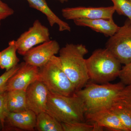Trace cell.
I'll use <instances>...</instances> for the list:
<instances>
[{
	"label": "cell",
	"instance_id": "cell-1",
	"mask_svg": "<svg viewBox=\"0 0 131 131\" xmlns=\"http://www.w3.org/2000/svg\"><path fill=\"white\" fill-rule=\"evenodd\" d=\"M125 86L121 82L98 84L88 82L82 89L74 94L83 103L85 113L103 108H110L116 102L121 91Z\"/></svg>",
	"mask_w": 131,
	"mask_h": 131
},
{
	"label": "cell",
	"instance_id": "cell-2",
	"mask_svg": "<svg viewBox=\"0 0 131 131\" xmlns=\"http://www.w3.org/2000/svg\"><path fill=\"white\" fill-rule=\"evenodd\" d=\"M88 52L86 46L83 44L68 43L59 50V57L62 68L76 91L82 89L89 80L84 58Z\"/></svg>",
	"mask_w": 131,
	"mask_h": 131
},
{
	"label": "cell",
	"instance_id": "cell-3",
	"mask_svg": "<svg viewBox=\"0 0 131 131\" xmlns=\"http://www.w3.org/2000/svg\"><path fill=\"white\" fill-rule=\"evenodd\" d=\"M46 112L61 123L84 122L85 120L83 103L74 93L67 96L49 91Z\"/></svg>",
	"mask_w": 131,
	"mask_h": 131
},
{
	"label": "cell",
	"instance_id": "cell-4",
	"mask_svg": "<svg viewBox=\"0 0 131 131\" xmlns=\"http://www.w3.org/2000/svg\"><path fill=\"white\" fill-rule=\"evenodd\" d=\"M89 80L103 84L109 83L118 77L121 64L107 49H98L86 59Z\"/></svg>",
	"mask_w": 131,
	"mask_h": 131
},
{
	"label": "cell",
	"instance_id": "cell-5",
	"mask_svg": "<svg viewBox=\"0 0 131 131\" xmlns=\"http://www.w3.org/2000/svg\"><path fill=\"white\" fill-rule=\"evenodd\" d=\"M46 85L50 92L65 96L73 95L76 89L64 71L59 57L56 56L39 68L38 80Z\"/></svg>",
	"mask_w": 131,
	"mask_h": 131
},
{
	"label": "cell",
	"instance_id": "cell-6",
	"mask_svg": "<svg viewBox=\"0 0 131 131\" xmlns=\"http://www.w3.org/2000/svg\"><path fill=\"white\" fill-rule=\"evenodd\" d=\"M107 49L124 65L131 61V22L128 19L106 44Z\"/></svg>",
	"mask_w": 131,
	"mask_h": 131
},
{
	"label": "cell",
	"instance_id": "cell-7",
	"mask_svg": "<svg viewBox=\"0 0 131 131\" xmlns=\"http://www.w3.org/2000/svg\"><path fill=\"white\" fill-rule=\"evenodd\" d=\"M50 40L49 28L36 20L28 30L22 33L16 40L17 52L24 56L35 46Z\"/></svg>",
	"mask_w": 131,
	"mask_h": 131
},
{
	"label": "cell",
	"instance_id": "cell-8",
	"mask_svg": "<svg viewBox=\"0 0 131 131\" xmlns=\"http://www.w3.org/2000/svg\"><path fill=\"white\" fill-rule=\"evenodd\" d=\"M60 49L56 40H50L30 49L24 56V59L27 63L41 68L59 53Z\"/></svg>",
	"mask_w": 131,
	"mask_h": 131
},
{
	"label": "cell",
	"instance_id": "cell-9",
	"mask_svg": "<svg viewBox=\"0 0 131 131\" xmlns=\"http://www.w3.org/2000/svg\"><path fill=\"white\" fill-rule=\"evenodd\" d=\"M39 68L24 62L18 70L8 80L3 91L26 90L28 86L38 80Z\"/></svg>",
	"mask_w": 131,
	"mask_h": 131
},
{
	"label": "cell",
	"instance_id": "cell-10",
	"mask_svg": "<svg viewBox=\"0 0 131 131\" xmlns=\"http://www.w3.org/2000/svg\"><path fill=\"white\" fill-rule=\"evenodd\" d=\"M115 12L113 6L106 7H67L62 10V15L64 18L73 20L79 19H113Z\"/></svg>",
	"mask_w": 131,
	"mask_h": 131
},
{
	"label": "cell",
	"instance_id": "cell-11",
	"mask_svg": "<svg viewBox=\"0 0 131 131\" xmlns=\"http://www.w3.org/2000/svg\"><path fill=\"white\" fill-rule=\"evenodd\" d=\"M49 91L43 82L36 80L30 84L26 91V101L28 110L37 115L46 111Z\"/></svg>",
	"mask_w": 131,
	"mask_h": 131
},
{
	"label": "cell",
	"instance_id": "cell-12",
	"mask_svg": "<svg viewBox=\"0 0 131 131\" xmlns=\"http://www.w3.org/2000/svg\"><path fill=\"white\" fill-rule=\"evenodd\" d=\"M37 115L30 110L9 112L5 119L3 131H34L36 128Z\"/></svg>",
	"mask_w": 131,
	"mask_h": 131
},
{
	"label": "cell",
	"instance_id": "cell-13",
	"mask_svg": "<svg viewBox=\"0 0 131 131\" xmlns=\"http://www.w3.org/2000/svg\"><path fill=\"white\" fill-rule=\"evenodd\" d=\"M85 118L90 122L111 130L127 131L119 118L110 108H103L85 113Z\"/></svg>",
	"mask_w": 131,
	"mask_h": 131
},
{
	"label": "cell",
	"instance_id": "cell-14",
	"mask_svg": "<svg viewBox=\"0 0 131 131\" xmlns=\"http://www.w3.org/2000/svg\"><path fill=\"white\" fill-rule=\"evenodd\" d=\"M74 22L76 25L89 27L110 37L114 35L119 27L115 23L113 19H79L74 20Z\"/></svg>",
	"mask_w": 131,
	"mask_h": 131
},
{
	"label": "cell",
	"instance_id": "cell-15",
	"mask_svg": "<svg viewBox=\"0 0 131 131\" xmlns=\"http://www.w3.org/2000/svg\"><path fill=\"white\" fill-rule=\"evenodd\" d=\"M29 6L41 12L46 16L49 25L53 27L57 24L60 31H70L71 28L68 23L58 17L50 8L46 0H27Z\"/></svg>",
	"mask_w": 131,
	"mask_h": 131
},
{
	"label": "cell",
	"instance_id": "cell-16",
	"mask_svg": "<svg viewBox=\"0 0 131 131\" xmlns=\"http://www.w3.org/2000/svg\"><path fill=\"white\" fill-rule=\"evenodd\" d=\"M7 106L9 112H19L28 110L26 101V90L6 91Z\"/></svg>",
	"mask_w": 131,
	"mask_h": 131
},
{
	"label": "cell",
	"instance_id": "cell-17",
	"mask_svg": "<svg viewBox=\"0 0 131 131\" xmlns=\"http://www.w3.org/2000/svg\"><path fill=\"white\" fill-rule=\"evenodd\" d=\"M17 51L16 40L10 41L8 46L1 52L0 68L7 71L17 65L19 62V59L16 56Z\"/></svg>",
	"mask_w": 131,
	"mask_h": 131
},
{
	"label": "cell",
	"instance_id": "cell-18",
	"mask_svg": "<svg viewBox=\"0 0 131 131\" xmlns=\"http://www.w3.org/2000/svg\"><path fill=\"white\" fill-rule=\"evenodd\" d=\"M35 129L39 131H63L61 123L46 112L37 115Z\"/></svg>",
	"mask_w": 131,
	"mask_h": 131
},
{
	"label": "cell",
	"instance_id": "cell-19",
	"mask_svg": "<svg viewBox=\"0 0 131 131\" xmlns=\"http://www.w3.org/2000/svg\"><path fill=\"white\" fill-rule=\"evenodd\" d=\"M110 108L117 115L127 131H131V108L118 102L114 103Z\"/></svg>",
	"mask_w": 131,
	"mask_h": 131
},
{
	"label": "cell",
	"instance_id": "cell-20",
	"mask_svg": "<svg viewBox=\"0 0 131 131\" xmlns=\"http://www.w3.org/2000/svg\"><path fill=\"white\" fill-rule=\"evenodd\" d=\"M63 131H100L103 128L94 123L88 124L84 122L61 123Z\"/></svg>",
	"mask_w": 131,
	"mask_h": 131
},
{
	"label": "cell",
	"instance_id": "cell-21",
	"mask_svg": "<svg viewBox=\"0 0 131 131\" xmlns=\"http://www.w3.org/2000/svg\"><path fill=\"white\" fill-rule=\"evenodd\" d=\"M113 3L115 12L120 15L126 16L131 22V1L110 0Z\"/></svg>",
	"mask_w": 131,
	"mask_h": 131
},
{
	"label": "cell",
	"instance_id": "cell-22",
	"mask_svg": "<svg viewBox=\"0 0 131 131\" xmlns=\"http://www.w3.org/2000/svg\"><path fill=\"white\" fill-rule=\"evenodd\" d=\"M9 113L7 106L6 92L0 93V129L3 131L5 119Z\"/></svg>",
	"mask_w": 131,
	"mask_h": 131
},
{
	"label": "cell",
	"instance_id": "cell-23",
	"mask_svg": "<svg viewBox=\"0 0 131 131\" xmlns=\"http://www.w3.org/2000/svg\"><path fill=\"white\" fill-rule=\"evenodd\" d=\"M116 102H120L131 108V84L124 87Z\"/></svg>",
	"mask_w": 131,
	"mask_h": 131
},
{
	"label": "cell",
	"instance_id": "cell-24",
	"mask_svg": "<svg viewBox=\"0 0 131 131\" xmlns=\"http://www.w3.org/2000/svg\"><path fill=\"white\" fill-rule=\"evenodd\" d=\"M118 77L125 85L131 84V61L121 68Z\"/></svg>",
	"mask_w": 131,
	"mask_h": 131
},
{
	"label": "cell",
	"instance_id": "cell-25",
	"mask_svg": "<svg viewBox=\"0 0 131 131\" xmlns=\"http://www.w3.org/2000/svg\"><path fill=\"white\" fill-rule=\"evenodd\" d=\"M20 66V64H18L13 68L7 71L0 76V93L3 92L4 88L8 80L16 73Z\"/></svg>",
	"mask_w": 131,
	"mask_h": 131
},
{
	"label": "cell",
	"instance_id": "cell-26",
	"mask_svg": "<svg viewBox=\"0 0 131 131\" xmlns=\"http://www.w3.org/2000/svg\"><path fill=\"white\" fill-rule=\"evenodd\" d=\"M14 10L0 0V20L4 19L14 14Z\"/></svg>",
	"mask_w": 131,
	"mask_h": 131
},
{
	"label": "cell",
	"instance_id": "cell-27",
	"mask_svg": "<svg viewBox=\"0 0 131 131\" xmlns=\"http://www.w3.org/2000/svg\"><path fill=\"white\" fill-rule=\"evenodd\" d=\"M57 1L60 2L62 3H64V2H67L68 0H57Z\"/></svg>",
	"mask_w": 131,
	"mask_h": 131
},
{
	"label": "cell",
	"instance_id": "cell-28",
	"mask_svg": "<svg viewBox=\"0 0 131 131\" xmlns=\"http://www.w3.org/2000/svg\"><path fill=\"white\" fill-rule=\"evenodd\" d=\"M0 56H1V52H0ZM0 66H1V62H0Z\"/></svg>",
	"mask_w": 131,
	"mask_h": 131
},
{
	"label": "cell",
	"instance_id": "cell-29",
	"mask_svg": "<svg viewBox=\"0 0 131 131\" xmlns=\"http://www.w3.org/2000/svg\"><path fill=\"white\" fill-rule=\"evenodd\" d=\"M1 20H0V27H1Z\"/></svg>",
	"mask_w": 131,
	"mask_h": 131
},
{
	"label": "cell",
	"instance_id": "cell-30",
	"mask_svg": "<svg viewBox=\"0 0 131 131\" xmlns=\"http://www.w3.org/2000/svg\"><path fill=\"white\" fill-rule=\"evenodd\" d=\"M129 1H131V0H129Z\"/></svg>",
	"mask_w": 131,
	"mask_h": 131
}]
</instances>
